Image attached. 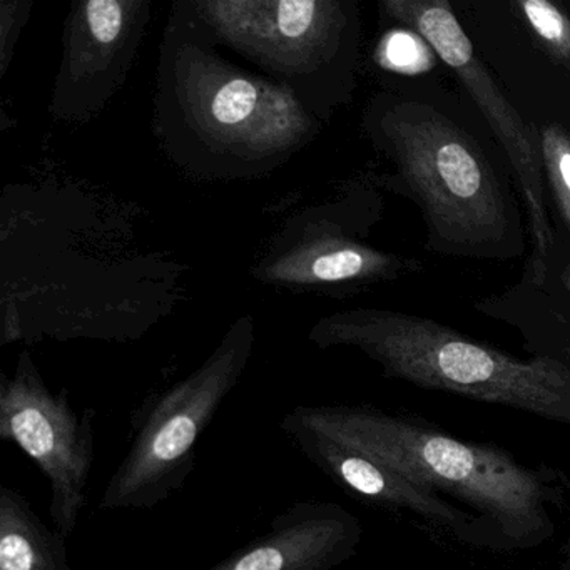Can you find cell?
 I'll use <instances>...</instances> for the list:
<instances>
[{"mask_svg": "<svg viewBox=\"0 0 570 570\" xmlns=\"http://www.w3.org/2000/svg\"><path fill=\"white\" fill-rule=\"evenodd\" d=\"M320 119L285 86L239 68L173 4L156 72L155 132L203 181L265 178L315 139Z\"/></svg>", "mask_w": 570, "mask_h": 570, "instance_id": "cell-1", "label": "cell"}, {"mask_svg": "<svg viewBox=\"0 0 570 570\" xmlns=\"http://www.w3.org/2000/svg\"><path fill=\"white\" fill-rule=\"evenodd\" d=\"M318 348L352 346L393 379L479 402L523 410L570 425V366L517 360L432 322L385 309H350L308 332Z\"/></svg>", "mask_w": 570, "mask_h": 570, "instance_id": "cell-2", "label": "cell"}, {"mask_svg": "<svg viewBox=\"0 0 570 570\" xmlns=\"http://www.w3.org/2000/svg\"><path fill=\"white\" fill-rule=\"evenodd\" d=\"M283 419L358 450L433 492L456 497L512 542H535L552 529L539 476L495 446L460 442L366 406L299 405Z\"/></svg>", "mask_w": 570, "mask_h": 570, "instance_id": "cell-3", "label": "cell"}, {"mask_svg": "<svg viewBox=\"0 0 570 570\" xmlns=\"http://www.w3.org/2000/svg\"><path fill=\"white\" fill-rule=\"evenodd\" d=\"M365 128L422 203L436 242L450 252L502 255L515 239L512 205L475 139L429 106L383 96Z\"/></svg>", "mask_w": 570, "mask_h": 570, "instance_id": "cell-4", "label": "cell"}, {"mask_svg": "<svg viewBox=\"0 0 570 570\" xmlns=\"http://www.w3.org/2000/svg\"><path fill=\"white\" fill-rule=\"evenodd\" d=\"M199 31L288 88L320 121L348 101L358 48L346 0H181Z\"/></svg>", "mask_w": 570, "mask_h": 570, "instance_id": "cell-5", "label": "cell"}, {"mask_svg": "<svg viewBox=\"0 0 570 570\" xmlns=\"http://www.w3.org/2000/svg\"><path fill=\"white\" fill-rule=\"evenodd\" d=\"M252 315L236 320L202 366L146 403L122 462L99 500V510H146L178 493L191 476L196 450L236 389L255 352Z\"/></svg>", "mask_w": 570, "mask_h": 570, "instance_id": "cell-6", "label": "cell"}, {"mask_svg": "<svg viewBox=\"0 0 570 570\" xmlns=\"http://www.w3.org/2000/svg\"><path fill=\"white\" fill-rule=\"evenodd\" d=\"M95 422V410L76 412L68 390H49L29 352L19 356L14 375L2 376L0 440L18 445L49 480V515L68 539L88 505Z\"/></svg>", "mask_w": 570, "mask_h": 570, "instance_id": "cell-7", "label": "cell"}, {"mask_svg": "<svg viewBox=\"0 0 570 570\" xmlns=\"http://www.w3.org/2000/svg\"><path fill=\"white\" fill-rule=\"evenodd\" d=\"M149 0H76L62 35L52 88L58 121L86 122L122 88L148 28Z\"/></svg>", "mask_w": 570, "mask_h": 570, "instance_id": "cell-8", "label": "cell"}, {"mask_svg": "<svg viewBox=\"0 0 570 570\" xmlns=\"http://www.w3.org/2000/svg\"><path fill=\"white\" fill-rule=\"evenodd\" d=\"M390 16L415 29L416 35L432 46L435 55L456 72L466 91L489 119L493 132L515 169L530 215V228L535 238L537 259L543 266L553 245L543 195L542 171L537 159L532 136L523 126L515 109L500 95L466 38L460 22L445 2H386Z\"/></svg>", "mask_w": 570, "mask_h": 570, "instance_id": "cell-9", "label": "cell"}, {"mask_svg": "<svg viewBox=\"0 0 570 570\" xmlns=\"http://www.w3.org/2000/svg\"><path fill=\"white\" fill-rule=\"evenodd\" d=\"M395 269V259L348 235L338 206L296 215L273 238L253 275L285 288L328 289L348 283L373 282Z\"/></svg>", "mask_w": 570, "mask_h": 570, "instance_id": "cell-10", "label": "cell"}, {"mask_svg": "<svg viewBox=\"0 0 570 570\" xmlns=\"http://www.w3.org/2000/svg\"><path fill=\"white\" fill-rule=\"evenodd\" d=\"M358 520L343 507L299 500L276 513L268 532L209 570H332L356 552Z\"/></svg>", "mask_w": 570, "mask_h": 570, "instance_id": "cell-11", "label": "cell"}, {"mask_svg": "<svg viewBox=\"0 0 570 570\" xmlns=\"http://www.w3.org/2000/svg\"><path fill=\"white\" fill-rule=\"evenodd\" d=\"M279 426L309 462L346 492L379 505L410 510L456 530L470 522L465 512L445 502L439 493L385 463L288 420L282 419Z\"/></svg>", "mask_w": 570, "mask_h": 570, "instance_id": "cell-12", "label": "cell"}, {"mask_svg": "<svg viewBox=\"0 0 570 570\" xmlns=\"http://www.w3.org/2000/svg\"><path fill=\"white\" fill-rule=\"evenodd\" d=\"M0 570H72L68 537L8 485L0 487Z\"/></svg>", "mask_w": 570, "mask_h": 570, "instance_id": "cell-13", "label": "cell"}, {"mask_svg": "<svg viewBox=\"0 0 570 570\" xmlns=\"http://www.w3.org/2000/svg\"><path fill=\"white\" fill-rule=\"evenodd\" d=\"M540 141L547 179L570 226V138L562 129L546 128L540 132Z\"/></svg>", "mask_w": 570, "mask_h": 570, "instance_id": "cell-14", "label": "cell"}, {"mask_svg": "<svg viewBox=\"0 0 570 570\" xmlns=\"http://www.w3.org/2000/svg\"><path fill=\"white\" fill-rule=\"evenodd\" d=\"M523 16H525L533 31L550 48L560 55H570V24L556 6L547 0H523Z\"/></svg>", "mask_w": 570, "mask_h": 570, "instance_id": "cell-15", "label": "cell"}, {"mask_svg": "<svg viewBox=\"0 0 570 570\" xmlns=\"http://www.w3.org/2000/svg\"><path fill=\"white\" fill-rule=\"evenodd\" d=\"M380 56L386 68L403 72L420 71L423 62L432 61L425 42L406 31L390 32L380 46Z\"/></svg>", "mask_w": 570, "mask_h": 570, "instance_id": "cell-16", "label": "cell"}, {"mask_svg": "<svg viewBox=\"0 0 570 570\" xmlns=\"http://www.w3.org/2000/svg\"><path fill=\"white\" fill-rule=\"evenodd\" d=\"M31 8L32 2L28 0L0 2V78H4L6 71L11 66L19 35L28 21Z\"/></svg>", "mask_w": 570, "mask_h": 570, "instance_id": "cell-17", "label": "cell"}, {"mask_svg": "<svg viewBox=\"0 0 570 570\" xmlns=\"http://www.w3.org/2000/svg\"><path fill=\"white\" fill-rule=\"evenodd\" d=\"M562 278L563 285H566L567 289H569L570 292V266H567L566 272H563Z\"/></svg>", "mask_w": 570, "mask_h": 570, "instance_id": "cell-18", "label": "cell"}]
</instances>
